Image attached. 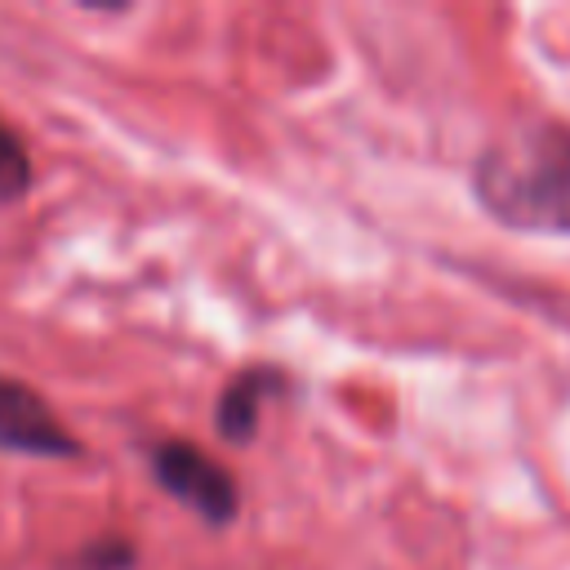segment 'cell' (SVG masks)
<instances>
[{
	"label": "cell",
	"mask_w": 570,
	"mask_h": 570,
	"mask_svg": "<svg viewBox=\"0 0 570 570\" xmlns=\"http://www.w3.org/2000/svg\"><path fill=\"white\" fill-rule=\"evenodd\" d=\"M472 191L503 227L570 236V125H530L481 151Z\"/></svg>",
	"instance_id": "1"
},
{
	"label": "cell",
	"mask_w": 570,
	"mask_h": 570,
	"mask_svg": "<svg viewBox=\"0 0 570 570\" xmlns=\"http://www.w3.org/2000/svg\"><path fill=\"white\" fill-rule=\"evenodd\" d=\"M151 472L196 517H205L214 525H223V521L236 517V481L200 445H191V441H160L151 450Z\"/></svg>",
	"instance_id": "2"
},
{
	"label": "cell",
	"mask_w": 570,
	"mask_h": 570,
	"mask_svg": "<svg viewBox=\"0 0 570 570\" xmlns=\"http://www.w3.org/2000/svg\"><path fill=\"white\" fill-rule=\"evenodd\" d=\"M0 450L18 454H76V441L62 432L53 410L18 379L0 374Z\"/></svg>",
	"instance_id": "3"
},
{
	"label": "cell",
	"mask_w": 570,
	"mask_h": 570,
	"mask_svg": "<svg viewBox=\"0 0 570 570\" xmlns=\"http://www.w3.org/2000/svg\"><path fill=\"white\" fill-rule=\"evenodd\" d=\"M276 387H281V374H276L272 365H249V370H240V374L227 383V392L218 396V432H223L227 441H249L254 428H258V410H263V401H267Z\"/></svg>",
	"instance_id": "4"
},
{
	"label": "cell",
	"mask_w": 570,
	"mask_h": 570,
	"mask_svg": "<svg viewBox=\"0 0 570 570\" xmlns=\"http://www.w3.org/2000/svg\"><path fill=\"white\" fill-rule=\"evenodd\" d=\"M31 187V160L27 147L18 142V134L9 125H0V200H13Z\"/></svg>",
	"instance_id": "5"
},
{
	"label": "cell",
	"mask_w": 570,
	"mask_h": 570,
	"mask_svg": "<svg viewBox=\"0 0 570 570\" xmlns=\"http://www.w3.org/2000/svg\"><path fill=\"white\" fill-rule=\"evenodd\" d=\"M71 566L76 570H129L134 566V548L125 539H116V534H102V539L85 543Z\"/></svg>",
	"instance_id": "6"
}]
</instances>
